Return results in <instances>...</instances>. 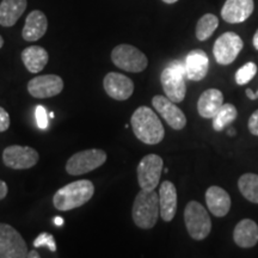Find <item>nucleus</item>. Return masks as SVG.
<instances>
[{"label":"nucleus","instance_id":"obj_1","mask_svg":"<svg viewBox=\"0 0 258 258\" xmlns=\"http://www.w3.org/2000/svg\"><path fill=\"white\" fill-rule=\"evenodd\" d=\"M133 132L139 140L147 145H157L165 137V129L156 112L148 106H140L131 118Z\"/></svg>","mask_w":258,"mask_h":258},{"label":"nucleus","instance_id":"obj_2","mask_svg":"<svg viewBox=\"0 0 258 258\" xmlns=\"http://www.w3.org/2000/svg\"><path fill=\"white\" fill-rule=\"evenodd\" d=\"M95 194L93 183L89 179H79L62 186L54 194L53 205L57 211H72L85 205Z\"/></svg>","mask_w":258,"mask_h":258},{"label":"nucleus","instance_id":"obj_3","mask_svg":"<svg viewBox=\"0 0 258 258\" xmlns=\"http://www.w3.org/2000/svg\"><path fill=\"white\" fill-rule=\"evenodd\" d=\"M159 215V194L154 190L141 189L135 198L132 211L135 225L143 230H150L156 226Z\"/></svg>","mask_w":258,"mask_h":258},{"label":"nucleus","instance_id":"obj_4","mask_svg":"<svg viewBox=\"0 0 258 258\" xmlns=\"http://www.w3.org/2000/svg\"><path fill=\"white\" fill-rule=\"evenodd\" d=\"M185 67L179 61H173L166 69H164L160 76L161 86L166 97L175 103L184 101L186 95Z\"/></svg>","mask_w":258,"mask_h":258},{"label":"nucleus","instance_id":"obj_5","mask_svg":"<svg viewBox=\"0 0 258 258\" xmlns=\"http://www.w3.org/2000/svg\"><path fill=\"white\" fill-rule=\"evenodd\" d=\"M184 222L186 231L195 240H203L212 231V220L207 209L196 201H190L186 205Z\"/></svg>","mask_w":258,"mask_h":258},{"label":"nucleus","instance_id":"obj_6","mask_svg":"<svg viewBox=\"0 0 258 258\" xmlns=\"http://www.w3.org/2000/svg\"><path fill=\"white\" fill-rule=\"evenodd\" d=\"M111 60L116 67L132 73L143 72L148 64L147 56L131 44H120L115 47L111 51Z\"/></svg>","mask_w":258,"mask_h":258},{"label":"nucleus","instance_id":"obj_7","mask_svg":"<svg viewBox=\"0 0 258 258\" xmlns=\"http://www.w3.org/2000/svg\"><path fill=\"white\" fill-rule=\"evenodd\" d=\"M106 153L98 148H91L73 154L67 160L66 171L71 176H80L101 167L106 161Z\"/></svg>","mask_w":258,"mask_h":258},{"label":"nucleus","instance_id":"obj_8","mask_svg":"<svg viewBox=\"0 0 258 258\" xmlns=\"http://www.w3.org/2000/svg\"><path fill=\"white\" fill-rule=\"evenodd\" d=\"M29 250L18 231L8 224H0V258H25Z\"/></svg>","mask_w":258,"mask_h":258},{"label":"nucleus","instance_id":"obj_9","mask_svg":"<svg viewBox=\"0 0 258 258\" xmlns=\"http://www.w3.org/2000/svg\"><path fill=\"white\" fill-rule=\"evenodd\" d=\"M164 161L157 154H148L138 165V182L141 189L154 190L159 185Z\"/></svg>","mask_w":258,"mask_h":258},{"label":"nucleus","instance_id":"obj_10","mask_svg":"<svg viewBox=\"0 0 258 258\" xmlns=\"http://www.w3.org/2000/svg\"><path fill=\"white\" fill-rule=\"evenodd\" d=\"M243 47L244 42L239 35L228 31L222 34L215 41L214 47H213V54H214L218 63L231 64L239 55Z\"/></svg>","mask_w":258,"mask_h":258},{"label":"nucleus","instance_id":"obj_11","mask_svg":"<svg viewBox=\"0 0 258 258\" xmlns=\"http://www.w3.org/2000/svg\"><path fill=\"white\" fill-rule=\"evenodd\" d=\"M40 156L35 148L29 146L12 145L6 147L3 152V161L10 169L25 170L37 164Z\"/></svg>","mask_w":258,"mask_h":258},{"label":"nucleus","instance_id":"obj_12","mask_svg":"<svg viewBox=\"0 0 258 258\" xmlns=\"http://www.w3.org/2000/svg\"><path fill=\"white\" fill-rule=\"evenodd\" d=\"M153 108L159 112V115L171 128L175 131H180L185 127L186 117L178 106L176 105L175 102L167 98L165 96H154L152 99Z\"/></svg>","mask_w":258,"mask_h":258},{"label":"nucleus","instance_id":"obj_13","mask_svg":"<svg viewBox=\"0 0 258 258\" xmlns=\"http://www.w3.org/2000/svg\"><path fill=\"white\" fill-rule=\"evenodd\" d=\"M63 90V80L55 74H46L32 78L28 84V91L35 98H50Z\"/></svg>","mask_w":258,"mask_h":258},{"label":"nucleus","instance_id":"obj_14","mask_svg":"<svg viewBox=\"0 0 258 258\" xmlns=\"http://www.w3.org/2000/svg\"><path fill=\"white\" fill-rule=\"evenodd\" d=\"M105 92L115 101H127L134 92V83L127 76L110 72L103 80Z\"/></svg>","mask_w":258,"mask_h":258},{"label":"nucleus","instance_id":"obj_15","mask_svg":"<svg viewBox=\"0 0 258 258\" xmlns=\"http://www.w3.org/2000/svg\"><path fill=\"white\" fill-rule=\"evenodd\" d=\"M253 0H226L221 9V17L231 24L243 23L252 15Z\"/></svg>","mask_w":258,"mask_h":258},{"label":"nucleus","instance_id":"obj_16","mask_svg":"<svg viewBox=\"0 0 258 258\" xmlns=\"http://www.w3.org/2000/svg\"><path fill=\"white\" fill-rule=\"evenodd\" d=\"M185 76L192 82H200L207 76L209 69V59L207 54L201 49L190 51L185 57Z\"/></svg>","mask_w":258,"mask_h":258},{"label":"nucleus","instance_id":"obj_17","mask_svg":"<svg viewBox=\"0 0 258 258\" xmlns=\"http://www.w3.org/2000/svg\"><path fill=\"white\" fill-rule=\"evenodd\" d=\"M206 203L213 215L222 218L227 215L231 209V196L220 186L212 185L206 191Z\"/></svg>","mask_w":258,"mask_h":258},{"label":"nucleus","instance_id":"obj_18","mask_svg":"<svg viewBox=\"0 0 258 258\" xmlns=\"http://www.w3.org/2000/svg\"><path fill=\"white\" fill-rule=\"evenodd\" d=\"M160 217L169 222L175 218L177 212V189L170 180H164L159 188Z\"/></svg>","mask_w":258,"mask_h":258},{"label":"nucleus","instance_id":"obj_19","mask_svg":"<svg viewBox=\"0 0 258 258\" xmlns=\"http://www.w3.org/2000/svg\"><path fill=\"white\" fill-rule=\"evenodd\" d=\"M48 28V21L46 15L42 11L35 10L28 15L25 24L22 31V36L25 41L34 42L44 36Z\"/></svg>","mask_w":258,"mask_h":258},{"label":"nucleus","instance_id":"obj_20","mask_svg":"<svg viewBox=\"0 0 258 258\" xmlns=\"http://www.w3.org/2000/svg\"><path fill=\"white\" fill-rule=\"evenodd\" d=\"M233 239L238 246L244 249L253 247L258 243V225L251 219H243L235 225Z\"/></svg>","mask_w":258,"mask_h":258},{"label":"nucleus","instance_id":"obj_21","mask_svg":"<svg viewBox=\"0 0 258 258\" xmlns=\"http://www.w3.org/2000/svg\"><path fill=\"white\" fill-rule=\"evenodd\" d=\"M224 104V95L218 89H208L200 96L198 111L203 118H213Z\"/></svg>","mask_w":258,"mask_h":258},{"label":"nucleus","instance_id":"obj_22","mask_svg":"<svg viewBox=\"0 0 258 258\" xmlns=\"http://www.w3.org/2000/svg\"><path fill=\"white\" fill-rule=\"evenodd\" d=\"M27 0H3L0 3V25L12 27L24 14Z\"/></svg>","mask_w":258,"mask_h":258},{"label":"nucleus","instance_id":"obj_23","mask_svg":"<svg viewBox=\"0 0 258 258\" xmlns=\"http://www.w3.org/2000/svg\"><path fill=\"white\" fill-rule=\"evenodd\" d=\"M49 60L47 50L40 46H30L22 51V61L30 73H38Z\"/></svg>","mask_w":258,"mask_h":258},{"label":"nucleus","instance_id":"obj_24","mask_svg":"<svg viewBox=\"0 0 258 258\" xmlns=\"http://www.w3.org/2000/svg\"><path fill=\"white\" fill-rule=\"evenodd\" d=\"M238 188L247 201L258 205V175L244 173L238 180Z\"/></svg>","mask_w":258,"mask_h":258},{"label":"nucleus","instance_id":"obj_25","mask_svg":"<svg viewBox=\"0 0 258 258\" xmlns=\"http://www.w3.org/2000/svg\"><path fill=\"white\" fill-rule=\"evenodd\" d=\"M238 116V110L237 108L231 103H224L219 111L215 114L213 120V128L214 131L221 132L230 125L232 122H233Z\"/></svg>","mask_w":258,"mask_h":258},{"label":"nucleus","instance_id":"obj_26","mask_svg":"<svg viewBox=\"0 0 258 258\" xmlns=\"http://www.w3.org/2000/svg\"><path fill=\"white\" fill-rule=\"evenodd\" d=\"M219 27V19L215 15L206 14L199 19L196 25V37L199 41H206L214 34Z\"/></svg>","mask_w":258,"mask_h":258},{"label":"nucleus","instance_id":"obj_27","mask_svg":"<svg viewBox=\"0 0 258 258\" xmlns=\"http://www.w3.org/2000/svg\"><path fill=\"white\" fill-rule=\"evenodd\" d=\"M257 64L254 62H247L241 66L239 70L235 72V83L238 85H245L250 82L251 79L256 76Z\"/></svg>","mask_w":258,"mask_h":258},{"label":"nucleus","instance_id":"obj_28","mask_svg":"<svg viewBox=\"0 0 258 258\" xmlns=\"http://www.w3.org/2000/svg\"><path fill=\"white\" fill-rule=\"evenodd\" d=\"M34 246L35 247H40V246H47L48 249L53 252L56 251V244H55V239L50 233H41L36 239L34 240Z\"/></svg>","mask_w":258,"mask_h":258},{"label":"nucleus","instance_id":"obj_29","mask_svg":"<svg viewBox=\"0 0 258 258\" xmlns=\"http://www.w3.org/2000/svg\"><path fill=\"white\" fill-rule=\"evenodd\" d=\"M35 115H36L37 127L40 129H46L48 127V115H47V110L44 109V106L37 105Z\"/></svg>","mask_w":258,"mask_h":258},{"label":"nucleus","instance_id":"obj_30","mask_svg":"<svg viewBox=\"0 0 258 258\" xmlns=\"http://www.w3.org/2000/svg\"><path fill=\"white\" fill-rule=\"evenodd\" d=\"M10 127V115L4 108L0 106V133L6 132Z\"/></svg>","mask_w":258,"mask_h":258},{"label":"nucleus","instance_id":"obj_31","mask_svg":"<svg viewBox=\"0 0 258 258\" xmlns=\"http://www.w3.org/2000/svg\"><path fill=\"white\" fill-rule=\"evenodd\" d=\"M247 127H249L251 134L258 137V110L252 112V115L250 116L249 122H247Z\"/></svg>","mask_w":258,"mask_h":258},{"label":"nucleus","instance_id":"obj_32","mask_svg":"<svg viewBox=\"0 0 258 258\" xmlns=\"http://www.w3.org/2000/svg\"><path fill=\"white\" fill-rule=\"evenodd\" d=\"M9 192L8 184L4 182V180L0 179V200H4Z\"/></svg>","mask_w":258,"mask_h":258},{"label":"nucleus","instance_id":"obj_33","mask_svg":"<svg viewBox=\"0 0 258 258\" xmlns=\"http://www.w3.org/2000/svg\"><path fill=\"white\" fill-rule=\"evenodd\" d=\"M245 93H246V96L249 97V98L251 99V101H254V99H257L256 92H253L252 90H251V89H247L246 91H245Z\"/></svg>","mask_w":258,"mask_h":258},{"label":"nucleus","instance_id":"obj_34","mask_svg":"<svg viewBox=\"0 0 258 258\" xmlns=\"http://www.w3.org/2000/svg\"><path fill=\"white\" fill-rule=\"evenodd\" d=\"M252 43H253V47L256 48V49L258 50V29H257V31L254 32V35H253V40H252Z\"/></svg>","mask_w":258,"mask_h":258},{"label":"nucleus","instance_id":"obj_35","mask_svg":"<svg viewBox=\"0 0 258 258\" xmlns=\"http://www.w3.org/2000/svg\"><path fill=\"white\" fill-rule=\"evenodd\" d=\"M54 224H55L56 226H62L64 224V220H63L62 218L56 217L55 219H54Z\"/></svg>","mask_w":258,"mask_h":258},{"label":"nucleus","instance_id":"obj_36","mask_svg":"<svg viewBox=\"0 0 258 258\" xmlns=\"http://www.w3.org/2000/svg\"><path fill=\"white\" fill-rule=\"evenodd\" d=\"M40 257V254H38L36 251H30V252L28 253V258H38Z\"/></svg>","mask_w":258,"mask_h":258},{"label":"nucleus","instance_id":"obj_37","mask_svg":"<svg viewBox=\"0 0 258 258\" xmlns=\"http://www.w3.org/2000/svg\"><path fill=\"white\" fill-rule=\"evenodd\" d=\"M227 134L230 135V137H234V135H235V129L234 128H230V129H228Z\"/></svg>","mask_w":258,"mask_h":258},{"label":"nucleus","instance_id":"obj_38","mask_svg":"<svg viewBox=\"0 0 258 258\" xmlns=\"http://www.w3.org/2000/svg\"><path fill=\"white\" fill-rule=\"evenodd\" d=\"M164 3H166V4H175V3L178 2V0H163Z\"/></svg>","mask_w":258,"mask_h":258},{"label":"nucleus","instance_id":"obj_39","mask_svg":"<svg viewBox=\"0 0 258 258\" xmlns=\"http://www.w3.org/2000/svg\"><path fill=\"white\" fill-rule=\"evenodd\" d=\"M4 46V40H3V37L0 36V48Z\"/></svg>","mask_w":258,"mask_h":258},{"label":"nucleus","instance_id":"obj_40","mask_svg":"<svg viewBox=\"0 0 258 258\" xmlns=\"http://www.w3.org/2000/svg\"><path fill=\"white\" fill-rule=\"evenodd\" d=\"M48 116H49L50 118H53L54 116H55V114H54V112H49V115H48Z\"/></svg>","mask_w":258,"mask_h":258},{"label":"nucleus","instance_id":"obj_41","mask_svg":"<svg viewBox=\"0 0 258 258\" xmlns=\"http://www.w3.org/2000/svg\"><path fill=\"white\" fill-rule=\"evenodd\" d=\"M256 96H257V98H258V91L256 92Z\"/></svg>","mask_w":258,"mask_h":258}]
</instances>
